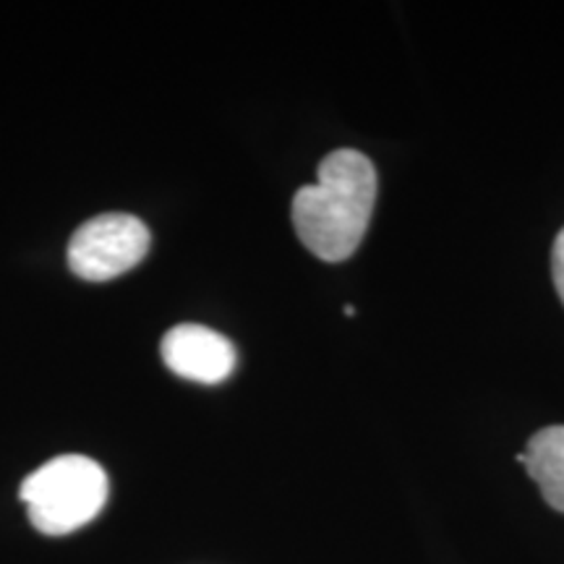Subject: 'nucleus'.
I'll return each mask as SVG.
<instances>
[{
  "instance_id": "5",
  "label": "nucleus",
  "mask_w": 564,
  "mask_h": 564,
  "mask_svg": "<svg viewBox=\"0 0 564 564\" xmlns=\"http://www.w3.org/2000/svg\"><path fill=\"white\" fill-rule=\"evenodd\" d=\"M528 476L539 484L541 494L554 510L564 512V426H546L535 432L525 453L518 455Z\"/></svg>"
},
{
  "instance_id": "1",
  "label": "nucleus",
  "mask_w": 564,
  "mask_h": 564,
  "mask_svg": "<svg viewBox=\"0 0 564 564\" xmlns=\"http://www.w3.org/2000/svg\"><path fill=\"white\" fill-rule=\"evenodd\" d=\"M377 171L356 150L329 152L319 162L316 183L293 196V228L322 262H345L361 246L377 204Z\"/></svg>"
},
{
  "instance_id": "4",
  "label": "nucleus",
  "mask_w": 564,
  "mask_h": 564,
  "mask_svg": "<svg viewBox=\"0 0 564 564\" xmlns=\"http://www.w3.org/2000/svg\"><path fill=\"white\" fill-rule=\"evenodd\" d=\"M162 361L188 382L220 384L236 369V348L228 337L204 324H178L162 337Z\"/></svg>"
},
{
  "instance_id": "6",
  "label": "nucleus",
  "mask_w": 564,
  "mask_h": 564,
  "mask_svg": "<svg viewBox=\"0 0 564 564\" xmlns=\"http://www.w3.org/2000/svg\"><path fill=\"white\" fill-rule=\"evenodd\" d=\"M552 272H554L556 293H560V299L564 303V228L560 230V236H556L554 249H552Z\"/></svg>"
},
{
  "instance_id": "2",
  "label": "nucleus",
  "mask_w": 564,
  "mask_h": 564,
  "mask_svg": "<svg viewBox=\"0 0 564 564\" xmlns=\"http://www.w3.org/2000/svg\"><path fill=\"white\" fill-rule=\"evenodd\" d=\"M21 499L40 533L66 535L91 523L108 502V474L84 455H61L21 484Z\"/></svg>"
},
{
  "instance_id": "3",
  "label": "nucleus",
  "mask_w": 564,
  "mask_h": 564,
  "mask_svg": "<svg viewBox=\"0 0 564 564\" xmlns=\"http://www.w3.org/2000/svg\"><path fill=\"white\" fill-rule=\"evenodd\" d=\"M150 251V230L133 215L91 217L70 236L68 267L87 282H108L137 267Z\"/></svg>"
}]
</instances>
